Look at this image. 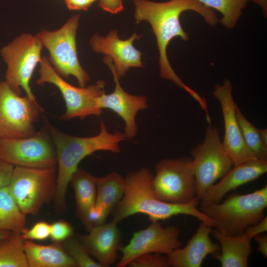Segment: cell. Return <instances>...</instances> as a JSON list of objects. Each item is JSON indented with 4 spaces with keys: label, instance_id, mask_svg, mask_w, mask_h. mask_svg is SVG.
Returning <instances> with one entry per match:
<instances>
[{
    "label": "cell",
    "instance_id": "cell-1",
    "mask_svg": "<svg viewBox=\"0 0 267 267\" xmlns=\"http://www.w3.org/2000/svg\"><path fill=\"white\" fill-rule=\"evenodd\" d=\"M133 2L136 23L148 21L156 36L160 54L161 77L173 82L190 94L199 104H202L204 98L183 83L171 66L167 55V47L175 37H180L184 41L188 39V35L183 30L179 22V16L183 11L191 10L198 12L212 26H215L218 21L215 11L198 0H171L164 2L133 0Z\"/></svg>",
    "mask_w": 267,
    "mask_h": 267
},
{
    "label": "cell",
    "instance_id": "cell-2",
    "mask_svg": "<svg viewBox=\"0 0 267 267\" xmlns=\"http://www.w3.org/2000/svg\"><path fill=\"white\" fill-rule=\"evenodd\" d=\"M153 176L150 170L144 167L127 175L124 194L112 212L113 220L119 222L132 215L142 214L147 215L151 222H155L184 215L194 217L213 227L212 220L197 208L199 200L196 197L185 204L169 203L159 200L153 189Z\"/></svg>",
    "mask_w": 267,
    "mask_h": 267
},
{
    "label": "cell",
    "instance_id": "cell-3",
    "mask_svg": "<svg viewBox=\"0 0 267 267\" xmlns=\"http://www.w3.org/2000/svg\"><path fill=\"white\" fill-rule=\"evenodd\" d=\"M99 133L91 137H78L64 134L53 127L48 130L53 139L58 166L56 178L54 207L57 213L66 209V194L71 177L85 157L99 150L119 153L120 143L126 139L124 134L109 133L101 120Z\"/></svg>",
    "mask_w": 267,
    "mask_h": 267
},
{
    "label": "cell",
    "instance_id": "cell-4",
    "mask_svg": "<svg viewBox=\"0 0 267 267\" xmlns=\"http://www.w3.org/2000/svg\"><path fill=\"white\" fill-rule=\"evenodd\" d=\"M267 207L266 184L253 192L234 193L222 202L200 206L199 209L212 220L213 227L218 231L229 236H238L265 218Z\"/></svg>",
    "mask_w": 267,
    "mask_h": 267
},
{
    "label": "cell",
    "instance_id": "cell-5",
    "mask_svg": "<svg viewBox=\"0 0 267 267\" xmlns=\"http://www.w3.org/2000/svg\"><path fill=\"white\" fill-rule=\"evenodd\" d=\"M80 18V14L72 16L59 29H43L36 36L47 50V59L55 71L62 78L74 76L80 86L85 87L90 79L78 59L76 37Z\"/></svg>",
    "mask_w": 267,
    "mask_h": 267
},
{
    "label": "cell",
    "instance_id": "cell-6",
    "mask_svg": "<svg viewBox=\"0 0 267 267\" xmlns=\"http://www.w3.org/2000/svg\"><path fill=\"white\" fill-rule=\"evenodd\" d=\"M43 47L36 35L25 33L0 49V56L6 65L4 81L19 95L22 88L26 95L35 102L30 81L36 66L42 60Z\"/></svg>",
    "mask_w": 267,
    "mask_h": 267
},
{
    "label": "cell",
    "instance_id": "cell-7",
    "mask_svg": "<svg viewBox=\"0 0 267 267\" xmlns=\"http://www.w3.org/2000/svg\"><path fill=\"white\" fill-rule=\"evenodd\" d=\"M56 185L55 167L33 168L15 166L8 186L20 210L35 215L54 199Z\"/></svg>",
    "mask_w": 267,
    "mask_h": 267
},
{
    "label": "cell",
    "instance_id": "cell-8",
    "mask_svg": "<svg viewBox=\"0 0 267 267\" xmlns=\"http://www.w3.org/2000/svg\"><path fill=\"white\" fill-rule=\"evenodd\" d=\"M40 78L36 83L43 86L45 83L55 85L60 91L66 105V111L60 119L68 120L89 115L100 116L102 112L98 104V98L105 93V83L98 80L95 84L85 87H76L61 77L53 69L47 57L42 56L39 63Z\"/></svg>",
    "mask_w": 267,
    "mask_h": 267
},
{
    "label": "cell",
    "instance_id": "cell-9",
    "mask_svg": "<svg viewBox=\"0 0 267 267\" xmlns=\"http://www.w3.org/2000/svg\"><path fill=\"white\" fill-rule=\"evenodd\" d=\"M152 179L155 196L169 203L185 204L196 197L197 187L192 159H164L155 166Z\"/></svg>",
    "mask_w": 267,
    "mask_h": 267
},
{
    "label": "cell",
    "instance_id": "cell-10",
    "mask_svg": "<svg viewBox=\"0 0 267 267\" xmlns=\"http://www.w3.org/2000/svg\"><path fill=\"white\" fill-rule=\"evenodd\" d=\"M193 157L196 197L200 200L206 191L231 168L232 162L221 140L218 129L209 124L203 142L194 147Z\"/></svg>",
    "mask_w": 267,
    "mask_h": 267
},
{
    "label": "cell",
    "instance_id": "cell-11",
    "mask_svg": "<svg viewBox=\"0 0 267 267\" xmlns=\"http://www.w3.org/2000/svg\"><path fill=\"white\" fill-rule=\"evenodd\" d=\"M42 108L27 95L16 93L4 81L0 80V138H19L36 133L34 124Z\"/></svg>",
    "mask_w": 267,
    "mask_h": 267
},
{
    "label": "cell",
    "instance_id": "cell-12",
    "mask_svg": "<svg viewBox=\"0 0 267 267\" xmlns=\"http://www.w3.org/2000/svg\"><path fill=\"white\" fill-rule=\"evenodd\" d=\"M0 158L26 168H48L57 164L54 146L42 132L24 138H0Z\"/></svg>",
    "mask_w": 267,
    "mask_h": 267
},
{
    "label": "cell",
    "instance_id": "cell-13",
    "mask_svg": "<svg viewBox=\"0 0 267 267\" xmlns=\"http://www.w3.org/2000/svg\"><path fill=\"white\" fill-rule=\"evenodd\" d=\"M179 235L175 225L164 228L159 221L152 222L147 228L134 232L128 245L119 247L122 256L116 266L126 267L133 259L146 253L168 255L181 247Z\"/></svg>",
    "mask_w": 267,
    "mask_h": 267
},
{
    "label": "cell",
    "instance_id": "cell-14",
    "mask_svg": "<svg viewBox=\"0 0 267 267\" xmlns=\"http://www.w3.org/2000/svg\"><path fill=\"white\" fill-rule=\"evenodd\" d=\"M232 87L225 79L222 85H216L213 92L221 105L223 115L224 135L222 144L233 166L257 159L246 146L235 114L237 106L232 95Z\"/></svg>",
    "mask_w": 267,
    "mask_h": 267
},
{
    "label": "cell",
    "instance_id": "cell-15",
    "mask_svg": "<svg viewBox=\"0 0 267 267\" xmlns=\"http://www.w3.org/2000/svg\"><path fill=\"white\" fill-rule=\"evenodd\" d=\"M103 62L111 70L115 83L114 91L103 94L98 100L101 109H109L120 116L125 123L124 135L127 138L134 137L137 133L135 116L138 111L147 108V98L145 96L134 95L125 91L120 85L115 66L112 59L106 56Z\"/></svg>",
    "mask_w": 267,
    "mask_h": 267
},
{
    "label": "cell",
    "instance_id": "cell-16",
    "mask_svg": "<svg viewBox=\"0 0 267 267\" xmlns=\"http://www.w3.org/2000/svg\"><path fill=\"white\" fill-rule=\"evenodd\" d=\"M140 37L134 33L128 39L122 40L118 37L117 31L112 30L105 37L94 34L89 44L94 52L104 54L112 59L117 75L120 78L130 68L143 67L141 60L142 53L133 45L134 41Z\"/></svg>",
    "mask_w": 267,
    "mask_h": 267
},
{
    "label": "cell",
    "instance_id": "cell-17",
    "mask_svg": "<svg viewBox=\"0 0 267 267\" xmlns=\"http://www.w3.org/2000/svg\"><path fill=\"white\" fill-rule=\"evenodd\" d=\"M267 230V217L238 236H229L217 230H212L211 233L220 246V252L213 256L219 260L222 267H247L252 251L251 240L256 235Z\"/></svg>",
    "mask_w": 267,
    "mask_h": 267
},
{
    "label": "cell",
    "instance_id": "cell-18",
    "mask_svg": "<svg viewBox=\"0 0 267 267\" xmlns=\"http://www.w3.org/2000/svg\"><path fill=\"white\" fill-rule=\"evenodd\" d=\"M267 172V160L254 159L234 166L206 191L200 200V206L221 202L228 192L258 179Z\"/></svg>",
    "mask_w": 267,
    "mask_h": 267
},
{
    "label": "cell",
    "instance_id": "cell-19",
    "mask_svg": "<svg viewBox=\"0 0 267 267\" xmlns=\"http://www.w3.org/2000/svg\"><path fill=\"white\" fill-rule=\"evenodd\" d=\"M118 222H111L93 227L86 235L78 237L90 256L95 258L102 267L116 263L122 234L117 227Z\"/></svg>",
    "mask_w": 267,
    "mask_h": 267
},
{
    "label": "cell",
    "instance_id": "cell-20",
    "mask_svg": "<svg viewBox=\"0 0 267 267\" xmlns=\"http://www.w3.org/2000/svg\"><path fill=\"white\" fill-rule=\"evenodd\" d=\"M212 230V226L201 222L185 247L167 255L170 267H200L208 255L219 253V244L213 242L210 238Z\"/></svg>",
    "mask_w": 267,
    "mask_h": 267
},
{
    "label": "cell",
    "instance_id": "cell-21",
    "mask_svg": "<svg viewBox=\"0 0 267 267\" xmlns=\"http://www.w3.org/2000/svg\"><path fill=\"white\" fill-rule=\"evenodd\" d=\"M24 248L29 267H76L77 265L61 242L43 245L24 240Z\"/></svg>",
    "mask_w": 267,
    "mask_h": 267
},
{
    "label": "cell",
    "instance_id": "cell-22",
    "mask_svg": "<svg viewBox=\"0 0 267 267\" xmlns=\"http://www.w3.org/2000/svg\"><path fill=\"white\" fill-rule=\"evenodd\" d=\"M96 178L86 170L78 168L70 181L75 193L76 215L87 230L88 213L96 201Z\"/></svg>",
    "mask_w": 267,
    "mask_h": 267
},
{
    "label": "cell",
    "instance_id": "cell-23",
    "mask_svg": "<svg viewBox=\"0 0 267 267\" xmlns=\"http://www.w3.org/2000/svg\"><path fill=\"white\" fill-rule=\"evenodd\" d=\"M125 186V178L115 172L97 178L95 204L103 206L110 214L122 199Z\"/></svg>",
    "mask_w": 267,
    "mask_h": 267
},
{
    "label": "cell",
    "instance_id": "cell-24",
    "mask_svg": "<svg viewBox=\"0 0 267 267\" xmlns=\"http://www.w3.org/2000/svg\"><path fill=\"white\" fill-rule=\"evenodd\" d=\"M26 215L20 210L8 186L0 190V229L22 233Z\"/></svg>",
    "mask_w": 267,
    "mask_h": 267
},
{
    "label": "cell",
    "instance_id": "cell-25",
    "mask_svg": "<svg viewBox=\"0 0 267 267\" xmlns=\"http://www.w3.org/2000/svg\"><path fill=\"white\" fill-rule=\"evenodd\" d=\"M22 234L12 232L0 239V267H29Z\"/></svg>",
    "mask_w": 267,
    "mask_h": 267
},
{
    "label": "cell",
    "instance_id": "cell-26",
    "mask_svg": "<svg viewBox=\"0 0 267 267\" xmlns=\"http://www.w3.org/2000/svg\"><path fill=\"white\" fill-rule=\"evenodd\" d=\"M236 119L243 138L249 149L257 159L267 160V145L263 141L260 129L252 125L243 115L237 106Z\"/></svg>",
    "mask_w": 267,
    "mask_h": 267
},
{
    "label": "cell",
    "instance_id": "cell-27",
    "mask_svg": "<svg viewBox=\"0 0 267 267\" xmlns=\"http://www.w3.org/2000/svg\"><path fill=\"white\" fill-rule=\"evenodd\" d=\"M201 3L220 11L223 17L220 22L227 28H232L242 14V10L253 0H198Z\"/></svg>",
    "mask_w": 267,
    "mask_h": 267
},
{
    "label": "cell",
    "instance_id": "cell-28",
    "mask_svg": "<svg viewBox=\"0 0 267 267\" xmlns=\"http://www.w3.org/2000/svg\"><path fill=\"white\" fill-rule=\"evenodd\" d=\"M62 246L77 267H102L92 259L79 238L71 236L62 241Z\"/></svg>",
    "mask_w": 267,
    "mask_h": 267
},
{
    "label": "cell",
    "instance_id": "cell-29",
    "mask_svg": "<svg viewBox=\"0 0 267 267\" xmlns=\"http://www.w3.org/2000/svg\"><path fill=\"white\" fill-rule=\"evenodd\" d=\"M130 267H169L168 258L161 254L146 253L131 261L127 265Z\"/></svg>",
    "mask_w": 267,
    "mask_h": 267
},
{
    "label": "cell",
    "instance_id": "cell-30",
    "mask_svg": "<svg viewBox=\"0 0 267 267\" xmlns=\"http://www.w3.org/2000/svg\"><path fill=\"white\" fill-rule=\"evenodd\" d=\"M51 225L50 238L54 242H61L73 236L74 229L68 222L60 220Z\"/></svg>",
    "mask_w": 267,
    "mask_h": 267
},
{
    "label": "cell",
    "instance_id": "cell-31",
    "mask_svg": "<svg viewBox=\"0 0 267 267\" xmlns=\"http://www.w3.org/2000/svg\"><path fill=\"white\" fill-rule=\"evenodd\" d=\"M50 232V224L41 221L35 223L30 229L26 228L21 234L24 240H42L49 237Z\"/></svg>",
    "mask_w": 267,
    "mask_h": 267
},
{
    "label": "cell",
    "instance_id": "cell-32",
    "mask_svg": "<svg viewBox=\"0 0 267 267\" xmlns=\"http://www.w3.org/2000/svg\"><path fill=\"white\" fill-rule=\"evenodd\" d=\"M109 214L103 206L95 203L90 207L88 213L87 230L89 231L93 227L104 223Z\"/></svg>",
    "mask_w": 267,
    "mask_h": 267
},
{
    "label": "cell",
    "instance_id": "cell-33",
    "mask_svg": "<svg viewBox=\"0 0 267 267\" xmlns=\"http://www.w3.org/2000/svg\"><path fill=\"white\" fill-rule=\"evenodd\" d=\"M14 169V165L0 158V190L9 184Z\"/></svg>",
    "mask_w": 267,
    "mask_h": 267
},
{
    "label": "cell",
    "instance_id": "cell-34",
    "mask_svg": "<svg viewBox=\"0 0 267 267\" xmlns=\"http://www.w3.org/2000/svg\"><path fill=\"white\" fill-rule=\"evenodd\" d=\"M98 5L104 11L117 14L124 9L122 0H98Z\"/></svg>",
    "mask_w": 267,
    "mask_h": 267
},
{
    "label": "cell",
    "instance_id": "cell-35",
    "mask_svg": "<svg viewBox=\"0 0 267 267\" xmlns=\"http://www.w3.org/2000/svg\"><path fill=\"white\" fill-rule=\"evenodd\" d=\"M97 0H65V3L69 10H87Z\"/></svg>",
    "mask_w": 267,
    "mask_h": 267
},
{
    "label": "cell",
    "instance_id": "cell-36",
    "mask_svg": "<svg viewBox=\"0 0 267 267\" xmlns=\"http://www.w3.org/2000/svg\"><path fill=\"white\" fill-rule=\"evenodd\" d=\"M254 239L258 245L257 250L266 258H267V235L258 234Z\"/></svg>",
    "mask_w": 267,
    "mask_h": 267
},
{
    "label": "cell",
    "instance_id": "cell-37",
    "mask_svg": "<svg viewBox=\"0 0 267 267\" xmlns=\"http://www.w3.org/2000/svg\"><path fill=\"white\" fill-rule=\"evenodd\" d=\"M253 1L259 5L265 15L267 13V0H253Z\"/></svg>",
    "mask_w": 267,
    "mask_h": 267
},
{
    "label": "cell",
    "instance_id": "cell-38",
    "mask_svg": "<svg viewBox=\"0 0 267 267\" xmlns=\"http://www.w3.org/2000/svg\"><path fill=\"white\" fill-rule=\"evenodd\" d=\"M262 139L264 143L267 145V129H260Z\"/></svg>",
    "mask_w": 267,
    "mask_h": 267
},
{
    "label": "cell",
    "instance_id": "cell-39",
    "mask_svg": "<svg viewBox=\"0 0 267 267\" xmlns=\"http://www.w3.org/2000/svg\"><path fill=\"white\" fill-rule=\"evenodd\" d=\"M12 232L0 229V239L9 235Z\"/></svg>",
    "mask_w": 267,
    "mask_h": 267
}]
</instances>
